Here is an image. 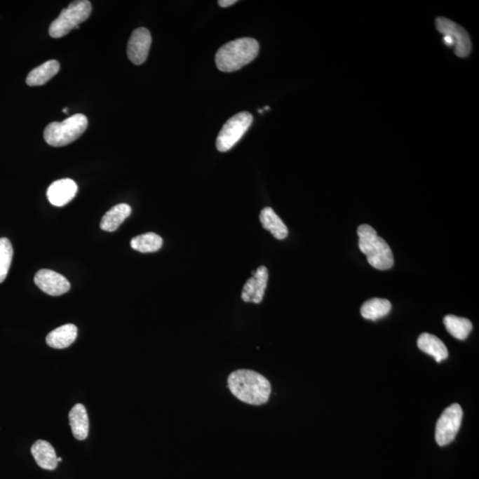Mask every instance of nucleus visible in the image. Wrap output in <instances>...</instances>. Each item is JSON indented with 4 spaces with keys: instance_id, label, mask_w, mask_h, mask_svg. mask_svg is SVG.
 Segmentation results:
<instances>
[{
    "instance_id": "f3484780",
    "label": "nucleus",
    "mask_w": 479,
    "mask_h": 479,
    "mask_svg": "<svg viewBox=\"0 0 479 479\" xmlns=\"http://www.w3.org/2000/svg\"><path fill=\"white\" fill-rule=\"evenodd\" d=\"M60 69H61V65L58 61L50 60L29 73L26 79L27 85L29 86L45 85L59 72Z\"/></svg>"
},
{
    "instance_id": "dca6fc26",
    "label": "nucleus",
    "mask_w": 479,
    "mask_h": 479,
    "mask_svg": "<svg viewBox=\"0 0 479 479\" xmlns=\"http://www.w3.org/2000/svg\"><path fill=\"white\" fill-rule=\"evenodd\" d=\"M419 349L424 353L431 355L436 360L438 363L445 360L448 357L447 348L440 338L429 333H423L417 340Z\"/></svg>"
},
{
    "instance_id": "f8f14e48",
    "label": "nucleus",
    "mask_w": 479,
    "mask_h": 479,
    "mask_svg": "<svg viewBox=\"0 0 479 479\" xmlns=\"http://www.w3.org/2000/svg\"><path fill=\"white\" fill-rule=\"evenodd\" d=\"M78 192V185L74 180L63 179L56 180L48 190V198L53 205L62 207L74 199Z\"/></svg>"
},
{
    "instance_id": "9b49d317",
    "label": "nucleus",
    "mask_w": 479,
    "mask_h": 479,
    "mask_svg": "<svg viewBox=\"0 0 479 479\" xmlns=\"http://www.w3.org/2000/svg\"><path fill=\"white\" fill-rule=\"evenodd\" d=\"M268 281V271L266 267H259L253 274V277L246 281L242 292L244 302L259 304L263 300Z\"/></svg>"
},
{
    "instance_id": "9d476101",
    "label": "nucleus",
    "mask_w": 479,
    "mask_h": 479,
    "mask_svg": "<svg viewBox=\"0 0 479 479\" xmlns=\"http://www.w3.org/2000/svg\"><path fill=\"white\" fill-rule=\"evenodd\" d=\"M34 281L36 285L50 296H61L70 290L69 281L55 271L40 270L36 274Z\"/></svg>"
},
{
    "instance_id": "1a4fd4ad",
    "label": "nucleus",
    "mask_w": 479,
    "mask_h": 479,
    "mask_svg": "<svg viewBox=\"0 0 479 479\" xmlns=\"http://www.w3.org/2000/svg\"><path fill=\"white\" fill-rule=\"evenodd\" d=\"M152 38L149 29L146 28L136 29L130 35L127 55L130 61L135 65H140L146 62L149 56Z\"/></svg>"
},
{
    "instance_id": "412c9836",
    "label": "nucleus",
    "mask_w": 479,
    "mask_h": 479,
    "mask_svg": "<svg viewBox=\"0 0 479 479\" xmlns=\"http://www.w3.org/2000/svg\"><path fill=\"white\" fill-rule=\"evenodd\" d=\"M444 324L449 333L458 340H465L472 330V323L466 318L447 316Z\"/></svg>"
},
{
    "instance_id": "f03ea898",
    "label": "nucleus",
    "mask_w": 479,
    "mask_h": 479,
    "mask_svg": "<svg viewBox=\"0 0 479 479\" xmlns=\"http://www.w3.org/2000/svg\"><path fill=\"white\" fill-rule=\"evenodd\" d=\"M259 52V43L256 39L242 38L233 40L221 46L216 53L217 69L223 72H234L249 65Z\"/></svg>"
},
{
    "instance_id": "7ed1b4c3",
    "label": "nucleus",
    "mask_w": 479,
    "mask_h": 479,
    "mask_svg": "<svg viewBox=\"0 0 479 479\" xmlns=\"http://www.w3.org/2000/svg\"><path fill=\"white\" fill-rule=\"evenodd\" d=\"M358 248L367 256V262L378 270L391 269L394 257L389 244L378 236L370 224H360L358 229Z\"/></svg>"
},
{
    "instance_id": "6ab92c4d",
    "label": "nucleus",
    "mask_w": 479,
    "mask_h": 479,
    "mask_svg": "<svg viewBox=\"0 0 479 479\" xmlns=\"http://www.w3.org/2000/svg\"><path fill=\"white\" fill-rule=\"evenodd\" d=\"M260 222L264 229L269 231L278 240L285 239L289 234L285 224L274 212L272 208L267 207L261 210Z\"/></svg>"
},
{
    "instance_id": "f257e3e1",
    "label": "nucleus",
    "mask_w": 479,
    "mask_h": 479,
    "mask_svg": "<svg viewBox=\"0 0 479 479\" xmlns=\"http://www.w3.org/2000/svg\"><path fill=\"white\" fill-rule=\"evenodd\" d=\"M231 393L238 400L252 406H261L269 400L270 382L262 375L250 370H238L227 379Z\"/></svg>"
},
{
    "instance_id": "393cba45",
    "label": "nucleus",
    "mask_w": 479,
    "mask_h": 479,
    "mask_svg": "<svg viewBox=\"0 0 479 479\" xmlns=\"http://www.w3.org/2000/svg\"><path fill=\"white\" fill-rule=\"evenodd\" d=\"M68 112H69L68 108H65V109H63V113H68Z\"/></svg>"
},
{
    "instance_id": "0eeeda50",
    "label": "nucleus",
    "mask_w": 479,
    "mask_h": 479,
    "mask_svg": "<svg viewBox=\"0 0 479 479\" xmlns=\"http://www.w3.org/2000/svg\"><path fill=\"white\" fill-rule=\"evenodd\" d=\"M438 32L445 35V42L448 46H454V53L461 58L470 55L472 45L468 32L461 26L451 20L438 18L436 20Z\"/></svg>"
},
{
    "instance_id": "a211bd4d",
    "label": "nucleus",
    "mask_w": 479,
    "mask_h": 479,
    "mask_svg": "<svg viewBox=\"0 0 479 479\" xmlns=\"http://www.w3.org/2000/svg\"><path fill=\"white\" fill-rule=\"evenodd\" d=\"M130 213H132V208L128 204H117L103 216L100 221V229L106 232H114L121 226Z\"/></svg>"
},
{
    "instance_id": "a878e982",
    "label": "nucleus",
    "mask_w": 479,
    "mask_h": 479,
    "mask_svg": "<svg viewBox=\"0 0 479 479\" xmlns=\"http://www.w3.org/2000/svg\"><path fill=\"white\" fill-rule=\"evenodd\" d=\"M57 461H58V462H61L62 459L61 457H57Z\"/></svg>"
},
{
    "instance_id": "39448f33",
    "label": "nucleus",
    "mask_w": 479,
    "mask_h": 479,
    "mask_svg": "<svg viewBox=\"0 0 479 479\" xmlns=\"http://www.w3.org/2000/svg\"><path fill=\"white\" fill-rule=\"evenodd\" d=\"M91 13L92 5L87 0L70 3L68 8L63 9L59 18L50 25V36L60 39L68 35L73 29H79V25L86 22Z\"/></svg>"
},
{
    "instance_id": "2eb2a0df",
    "label": "nucleus",
    "mask_w": 479,
    "mask_h": 479,
    "mask_svg": "<svg viewBox=\"0 0 479 479\" xmlns=\"http://www.w3.org/2000/svg\"><path fill=\"white\" fill-rule=\"evenodd\" d=\"M69 417L73 436L78 440H85L89 433V418L86 407L82 404L75 405Z\"/></svg>"
},
{
    "instance_id": "4be33fe9",
    "label": "nucleus",
    "mask_w": 479,
    "mask_h": 479,
    "mask_svg": "<svg viewBox=\"0 0 479 479\" xmlns=\"http://www.w3.org/2000/svg\"><path fill=\"white\" fill-rule=\"evenodd\" d=\"M163 246L162 237L154 233H147L134 237L130 241V247L142 253L156 252Z\"/></svg>"
},
{
    "instance_id": "bb28decb",
    "label": "nucleus",
    "mask_w": 479,
    "mask_h": 479,
    "mask_svg": "<svg viewBox=\"0 0 479 479\" xmlns=\"http://www.w3.org/2000/svg\"><path fill=\"white\" fill-rule=\"evenodd\" d=\"M270 109L269 107L267 106L266 108H264V110Z\"/></svg>"
},
{
    "instance_id": "ddd939ff",
    "label": "nucleus",
    "mask_w": 479,
    "mask_h": 479,
    "mask_svg": "<svg viewBox=\"0 0 479 479\" xmlns=\"http://www.w3.org/2000/svg\"><path fill=\"white\" fill-rule=\"evenodd\" d=\"M32 454L36 464L43 470L53 471L58 465L55 448L48 441H36L32 447Z\"/></svg>"
},
{
    "instance_id": "423d86ee",
    "label": "nucleus",
    "mask_w": 479,
    "mask_h": 479,
    "mask_svg": "<svg viewBox=\"0 0 479 479\" xmlns=\"http://www.w3.org/2000/svg\"><path fill=\"white\" fill-rule=\"evenodd\" d=\"M252 122V115L246 112L238 113L231 117L229 121L224 123L217 136V149L220 152L229 151L243 138Z\"/></svg>"
},
{
    "instance_id": "5701e85b",
    "label": "nucleus",
    "mask_w": 479,
    "mask_h": 479,
    "mask_svg": "<svg viewBox=\"0 0 479 479\" xmlns=\"http://www.w3.org/2000/svg\"><path fill=\"white\" fill-rule=\"evenodd\" d=\"M13 254V246L8 238H0V283L8 276Z\"/></svg>"
},
{
    "instance_id": "4468645a",
    "label": "nucleus",
    "mask_w": 479,
    "mask_h": 479,
    "mask_svg": "<svg viewBox=\"0 0 479 479\" xmlns=\"http://www.w3.org/2000/svg\"><path fill=\"white\" fill-rule=\"evenodd\" d=\"M78 337V328L74 324H65L51 331L46 337V344L55 349H65L72 346Z\"/></svg>"
},
{
    "instance_id": "6e6552de",
    "label": "nucleus",
    "mask_w": 479,
    "mask_h": 479,
    "mask_svg": "<svg viewBox=\"0 0 479 479\" xmlns=\"http://www.w3.org/2000/svg\"><path fill=\"white\" fill-rule=\"evenodd\" d=\"M462 410L460 405L452 404L440 415L436 425V441L438 445L444 447L450 444L457 437L462 421Z\"/></svg>"
},
{
    "instance_id": "aec40b11",
    "label": "nucleus",
    "mask_w": 479,
    "mask_h": 479,
    "mask_svg": "<svg viewBox=\"0 0 479 479\" xmlns=\"http://www.w3.org/2000/svg\"><path fill=\"white\" fill-rule=\"evenodd\" d=\"M391 309L390 301L384 298H372L361 306L360 313L365 319L377 321L386 316Z\"/></svg>"
},
{
    "instance_id": "20e7f679",
    "label": "nucleus",
    "mask_w": 479,
    "mask_h": 479,
    "mask_svg": "<svg viewBox=\"0 0 479 479\" xmlns=\"http://www.w3.org/2000/svg\"><path fill=\"white\" fill-rule=\"evenodd\" d=\"M88 126V120L82 114H76L62 122H53L46 127L43 139L52 147H65L78 140Z\"/></svg>"
},
{
    "instance_id": "b1692460",
    "label": "nucleus",
    "mask_w": 479,
    "mask_h": 479,
    "mask_svg": "<svg viewBox=\"0 0 479 479\" xmlns=\"http://www.w3.org/2000/svg\"><path fill=\"white\" fill-rule=\"evenodd\" d=\"M219 5L221 8H229V6H233L237 3L236 0H220Z\"/></svg>"
}]
</instances>
